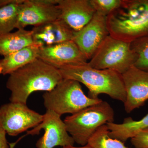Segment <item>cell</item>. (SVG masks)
Listing matches in <instances>:
<instances>
[{
  "instance_id": "44dd1931",
  "label": "cell",
  "mask_w": 148,
  "mask_h": 148,
  "mask_svg": "<svg viewBox=\"0 0 148 148\" xmlns=\"http://www.w3.org/2000/svg\"><path fill=\"white\" fill-rule=\"evenodd\" d=\"M122 0H89L95 12L107 17L120 5Z\"/></svg>"
},
{
  "instance_id": "d4e9b609",
  "label": "cell",
  "mask_w": 148,
  "mask_h": 148,
  "mask_svg": "<svg viewBox=\"0 0 148 148\" xmlns=\"http://www.w3.org/2000/svg\"><path fill=\"white\" fill-rule=\"evenodd\" d=\"M63 148H91L88 145L83 146L82 147H74L73 146H67V147H64Z\"/></svg>"
},
{
  "instance_id": "7a4b0ae2",
  "label": "cell",
  "mask_w": 148,
  "mask_h": 148,
  "mask_svg": "<svg viewBox=\"0 0 148 148\" xmlns=\"http://www.w3.org/2000/svg\"><path fill=\"white\" fill-rule=\"evenodd\" d=\"M58 70L63 79L75 80L84 84L88 89L89 98L99 99V95L106 94L123 103L126 100L122 75L117 72L94 69L88 62L67 65Z\"/></svg>"
},
{
  "instance_id": "ba28073f",
  "label": "cell",
  "mask_w": 148,
  "mask_h": 148,
  "mask_svg": "<svg viewBox=\"0 0 148 148\" xmlns=\"http://www.w3.org/2000/svg\"><path fill=\"white\" fill-rule=\"evenodd\" d=\"M43 119L36 127L28 131L27 135H38L42 129L43 136L36 143L37 148H53L56 146H73L75 142L67 131L66 125L60 115L55 112L47 110Z\"/></svg>"
},
{
  "instance_id": "7c38bea8",
  "label": "cell",
  "mask_w": 148,
  "mask_h": 148,
  "mask_svg": "<svg viewBox=\"0 0 148 148\" xmlns=\"http://www.w3.org/2000/svg\"><path fill=\"white\" fill-rule=\"evenodd\" d=\"M38 58L57 69L87 63V59L73 40L39 48Z\"/></svg>"
},
{
  "instance_id": "d6986e66",
  "label": "cell",
  "mask_w": 148,
  "mask_h": 148,
  "mask_svg": "<svg viewBox=\"0 0 148 148\" xmlns=\"http://www.w3.org/2000/svg\"><path fill=\"white\" fill-rule=\"evenodd\" d=\"M107 125L99 127L88 140L87 145L91 148H128L124 143L110 138Z\"/></svg>"
},
{
  "instance_id": "e0dca14e",
  "label": "cell",
  "mask_w": 148,
  "mask_h": 148,
  "mask_svg": "<svg viewBox=\"0 0 148 148\" xmlns=\"http://www.w3.org/2000/svg\"><path fill=\"white\" fill-rule=\"evenodd\" d=\"M110 138L124 143L132 138L142 130L148 128V114L139 121L134 120L132 118L125 119L121 124L113 122L107 123Z\"/></svg>"
},
{
  "instance_id": "cb8c5ba5",
  "label": "cell",
  "mask_w": 148,
  "mask_h": 148,
  "mask_svg": "<svg viewBox=\"0 0 148 148\" xmlns=\"http://www.w3.org/2000/svg\"><path fill=\"white\" fill-rule=\"evenodd\" d=\"M17 0H0V8L16 2Z\"/></svg>"
},
{
  "instance_id": "9a60e30c",
  "label": "cell",
  "mask_w": 148,
  "mask_h": 148,
  "mask_svg": "<svg viewBox=\"0 0 148 148\" xmlns=\"http://www.w3.org/2000/svg\"><path fill=\"white\" fill-rule=\"evenodd\" d=\"M40 46H29L0 60V75H10L38 58Z\"/></svg>"
},
{
  "instance_id": "9c48e42d",
  "label": "cell",
  "mask_w": 148,
  "mask_h": 148,
  "mask_svg": "<svg viewBox=\"0 0 148 148\" xmlns=\"http://www.w3.org/2000/svg\"><path fill=\"white\" fill-rule=\"evenodd\" d=\"M58 0H24L20 5L16 29L36 27L60 18Z\"/></svg>"
},
{
  "instance_id": "603a6c76",
  "label": "cell",
  "mask_w": 148,
  "mask_h": 148,
  "mask_svg": "<svg viewBox=\"0 0 148 148\" xmlns=\"http://www.w3.org/2000/svg\"><path fill=\"white\" fill-rule=\"evenodd\" d=\"M6 132L0 123V148H10L6 138Z\"/></svg>"
},
{
  "instance_id": "4fadbf2b",
  "label": "cell",
  "mask_w": 148,
  "mask_h": 148,
  "mask_svg": "<svg viewBox=\"0 0 148 148\" xmlns=\"http://www.w3.org/2000/svg\"><path fill=\"white\" fill-rule=\"evenodd\" d=\"M60 18L75 32L81 30L95 13L89 0H58Z\"/></svg>"
},
{
  "instance_id": "3957f363",
  "label": "cell",
  "mask_w": 148,
  "mask_h": 148,
  "mask_svg": "<svg viewBox=\"0 0 148 148\" xmlns=\"http://www.w3.org/2000/svg\"><path fill=\"white\" fill-rule=\"evenodd\" d=\"M110 36L129 43L148 36V0H122L106 17Z\"/></svg>"
},
{
  "instance_id": "5bb4252c",
  "label": "cell",
  "mask_w": 148,
  "mask_h": 148,
  "mask_svg": "<svg viewBox=\"0 0 148 148\" xmlns=\"http://www.w3.org/2000/svg\"><path fill=\"white\" fill-rule=\"evenodd\" d=\"M32 31L34 40L40 46L73 40L75 32L60 18L34 27Z\"/></svg>"
},
{
  "instance_id": "8fae6325",
  "label": "cell",
  "mask_w": 148,
  "mask_h": 148,
  "mask_svg": "<svg viewBox=\"0 0 148 148\" xmlns=\"http://www.w3.org/2000/svg\"><path fill=\"white\" fill-rule=\"evenodd\" d=\"M126 92L125 111L130 113L148 100V71L132 66L122 75Z\"/></svg>"
},
{
  "instance_id": "6da1fadb",
  "label": "cell",
  "mask_w": 148,
  "mask_h": 148,
  "mask_svg": "<svg viewBox=\"0 0 148 148\" xmlns=\"http://www.w3.org/2000/svg\"><path fill=\"white\" fill-rule=\"evenodd\" d=\"M63 79L58 69L36 58L10 75L6 83L11 91L10 100L27 104L32 93L50 91Z\"/></svg>"
},
{
  "instance_id": "30bf717a",
  "label": "cell",
  "mask_w": 148,
  "mask_h": 148,
  "mask_svg": "<svg viewBox=\"0 0 148 148\" xmlns=\"http://www.w3.org/2000/svg\"><path fill=\"white\" fill-rule=\"evenodd\" d=\"M106 16L95 12L92 19L81 30L75 32L73 41L87 60H90L110 35Z\"/></svg>"
},
{
  "instance_id": "8992f818",
  "label": "cell",
  "mask_w": 148,
  "mask_h": 148,
  "mask_svg": "<svg viewBox=\"0 0 148 148\" xmlns=\"http://www.w3.org/2000/svg\"><path fill=\"white\" fill-rule=\"evenodd\" d=\"M137 59L130 43L117 39L109 35L88 62L92 68L110 70L122 75Z\"/></svg>"
},
{
  "instance_id": "5b68a950",
  "label": "cell",
  "mask_w": 148,
  "mask_h": 148,
  "mask_svg": "<svg viewBox=\"0 0 148 148\" xmlns=\"http://www.w3.org/2000/svg\"><path fill=\"white\" fill-rule=\"evenodd\" d=\"M47 110L55 112L61 116L72 114L103 101L89 98L83 91L80 83L73 79H63L53 89L42 96Z\"/></svg>"
},
{
  "instance_id": "2e32d148",
  "label": "cell",
  "mask_w": 148,
  "mask_h": 148,
  "mask_svg": "<svg viewBox=\"0 0 148 148\" xmlns=\"http://www.w3.org/2000/svg\"><path fill=\"white\" fill-rule=\"evenodd\" d=\"M33 45H38L33 39L32 31L19 29L0 35V55L3 57Z\"/></svg>"
},
{
  "instance_id": "7402d4cb",
  "label": "cell",
  "mask_w": 148,
  "mask_h": 148,
  "mask_svg": "<svg viewBox=\"0 0 148 148\" xmlns=\"http://www.w3.org/2000/svg\"><path fill=\"white\" fill-rule=\"evenodd\" d=\"M131 143L135 148H148V128L131 138Z\"/></svg>"
},
{
  "instance_id": "277c9868",
  "label": "cell",
  "mask_w": 148,
  "mask_h": 148,
  "mask_svg": "<svg viewBox=\"0 0 148 148\" xmlns=\"http://www.w3.org/2000/svg\"><path fill=\"white\" fill-rule=\"evenodd\" d=\"M114 115L110 105L102 101L66 116L64 121L67 131L75 142L84 146L99 127L113 122Z\"/></svg>"
},
{
  "instance_id": "52a82bcc",
  "label": "cell",
  "mask_w": 148,
  "mask_h": 148,
  "mask_svg": "<svg viewBox=\"0 0 148 148\" xmlns=\"http://www.w3.org/2000/svg\"><path fill=\"white\" fill-rule=\"evenodd\" d=\"M41 114L27 104L10 102L0 107V123L7 134L16 136L31 128H34L42 122Z\"/></svg>"
},
{
  "instance_id": "ac0fdd59",
  "label": "cell",
  "mask_w": 148,
  "mask_h": 148,
  "mask_svg": "<svg viewBox=\"0 0 148 148\" xmlns=\"http://www.w3.org/2000/svg\"><path fill=\"white\" fill-rule=\"evenodd\" d=\"M24 0L0 8V35L11 32L16 28L20 5Z\"/></svg>"
},
{
  "instance_id": "ffe728a7",
  "label": "cell",
  "mask_w": 148,
  "mask_h": 148,
  "mask_svg": "<svg viewBox=\"0 0 148 148\" xmlns=\"http://www.w3.org/2000/svg\"><path fill=\"white\" fill-rule=\"evenodd\" d=\"M130 45L137 56L134 66L141 70L148 71V36L135 40L130 43Z\"/></svg>"
}]
</instances>
